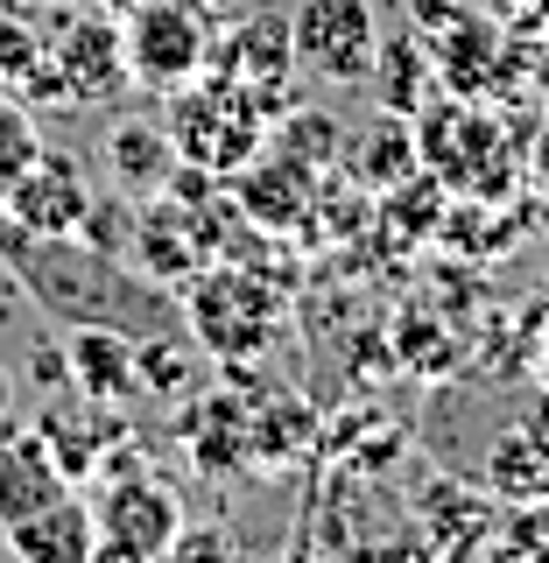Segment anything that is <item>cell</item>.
Segmentation results:
<instances>
[{"label": "cell", "mask_w": 549, "mask_h": 563, "mask_svg": "<svg viewBox=\"0 0 549 563\" xmlns=\"http://www.w3.org/2000/svg\"><path fill=\"white\" fill-rule=\"evenodd\" d=\"M92 521H99L92 563H155V556H169L176 528H184V507H176V493L163 479L120 472L92 500Z\"/></svg>", "instance_id": "5b68a950"}, {"label": "cell", "mask_w": 549, "mask_h": 563, "mask_svg": "<svg viewBox=\"0 0 549 563\" xmlns=\"http://www.w3.org/2000/svg\"><path fill=\"white\" fill-rule=\"evenodd\" d=\"M542 387H549V352H542Z\"/></svg>", "instance_id": "d590c367"}, {"label": "cell", "mask_w": 549, "mask_h": 563, "mask_svg": "<svg viewBox=\"0 0 549 563\" xmlns=\"http://www.w3.org/2000/svg\"><path fill=\"white\" fill-rule=\"evenodd\" d=\"M70 493L64 479V465L50 457V444L35 430H14V437H0V521H29V515H43V507H57Z\"/></svg>", "instance_id": "2e32d148"}, {"label": "cell", "mask_w": 549, "mask_h": 563, "mask_svg": "<svg viewBox=\"0 0 549 563\" xmlns=\"http://www.w3.org/2000/svg\"><path fill=\"white\" fill-rule=\"evenodd\" d=\"M268 148L296 155V163H310V169H339L345 128L325 113V106H289V113H275V128H268Z\"/></svg>", "instance_id": "603a6c76"}, {"label": "cell", "mask_w": 549, "mask_h": 563, "mask_svg": "<svg viewBox=\"0 0 549 563\" xmlns=\"http://www.w3.org/2000/svg\"><path fill=\"white\" fill-rule=\"evenodd\" d=\"M528 169H536L542 184H549V134H536V148H528Z\"/></svg>", "instance_id": "1f68e13d"}, {"label": "cell", "mask_w": 549, "mask_h": 563, "mask_svg": "<svg viewBox=\"0 0 549 563\" xmlns=\"http://www.w3.org/2000/svg\"><path fill=\"white\" fill-rule=\"evenodd\" d=\"M57 57V78H64V99L70 106H99L128 85V49H120V22L113 14H85V22L64 29V43L50 49Z\"/></svg>", "instance_id": "4fadbf2b"}, {"label": "cell", "mask_w": 549, "mask_h": 563, "mask_svg": "<svg viewBox=\"0 0 549 563\" xmlns=\"http://www.w3.org/2000/svg\"><path fill=\"white\" fill-rule=\"evenodd\" d=\"M226 550H233V536H226V528H176V542H169V556H176V563L226 556Z\"/></svg>", "instance_id": "f1b7e54d"}, {"label": "cell", "mask_w": 549, "mask_h": 563, "mask_svg": "<svg viewBox=\"0 0 549 563\" xmlns=\"http://www.w3.org/2000/svg\"><path fill=\"white\" fill-rule=\"evenodd\" d=\"M246 401L240 395H205L198 409L184 416V444L198 457L205 472H233V465H254V451H246Z\"/></svg>", "instance_id": "44dd1931"}, {"label": "cell", "mask_w": 549, "mask_h": 563, "mask_svg": "<svg viewBox=\"0 0 549 563\" xmlns=\"http://www.w3.org/2000/svg\"><path fill=\"white\" fill-rule=\"evenodd\" d=\"M169 141L184 163H205L211 176H233L240 163H254V148L268 141V113L246 85L219 78V70H198L190 85H176L169 106Z\"/></svg>", "instance_id": "3957f363"}, {"label": "cell", "mask_w": 549, "mask_h": 563, "mask_svg": "<svg viewBox=\"0 0 549 563\" xmlns=\"http://www.w3.org/2000/svg\"><path fill=\"white\" fill-rule=\"evenodd\" d=\"M128 261H134L141 275H155L163 289H184V282L205 268V246H198V225H190V205L149 198V211H134V246H128Z\"/></svg>", "instance_id": "5bb4252c"}, {"label": "cell", "mask_w": 549, "mask_h": 563, "mask_svg": "<svg viewBox=\"0 0 549 563\" xmlns=\"http://www.w3.org/2000/svg\"><path fill=\"white\" fill-rule=\"evenodd\" d=\"M106 8H113V14H128V8H141V0H106Z\"/></svg>", "instance_id": "836d02e7"}, {"label": "cell", "mask_w": 549, "mask_h": 563, "mask_svg": "<svg viewBox=\"0 0 549 563\" xmlns=\"http://www.w3.org/2000/svg\"><path fill=\"white\" fill-rule=\"evenodd\" d=\"M35 64H43V35L29 22H8V14H0V85H22Z\"/></svg>", "instance_id": "4316f807"}, {"label": "cell", "mask_w": 549, "mask_h": 563, "mask_svg": "<svg viewBox=\"0 0 549 563\" xmlns=\"http://www.w3.org/2000/svg\"><path fill=\"white\" fill-rule=\"evenodd\" d=\"M402 8H409V29H422V35H437V29L465 22V14H480L486 0H402Z\"/></svg>", "instance_id": "83f0119b"}, {"label": "cell", "mask_w": 549, "mask_h": 563, "mask_svg": "<svg viewBox=\"0 0 549 563\" xmlns=\"http://www.w3.org/2000/svg\"><path fill=\"white\" fill-rule=\"evenodd\" d=\"M451 472H465L493 500H549V387L536 380L521 395H507V416Z\"/></svg>", "instance_id": "277c9868"}, {"label": "cell", "mask_w": 549, "mask_h": 563, "mask_svg": "<svg viewBox=\"0 0 549 563\" xmlns=\"http://www.w3.org/2000/svg\"><path fill=\"white\" fill-rule=\"evenodd\" d=\"M0 556H8V521H0Z\"/></svg>", "instance_id": "e575fe53"}, {"label": "cell", "mask_w": 549, "mask_h": 563, "mask_svg": "<svg viewBox=\"0 0 549 563\" xmlns=\"http://www.w3.org/2000/svg\"><path fill=\"white\" fill-rule=\"evenodd\" d=\"M542 8H549V0H486V14H501L507 29H536Z\"/></svg>", "instance_id": "4dcf8cb0"}, {"label": "cell", "mask_w": 549, "mask_h": 563, "mask_svg": "<svg viewBox=\"0 0 549 563\" xmlns=\"http://www.w3.org/2000/svg\"><path fill=\"white\" fill-rule=\"evenodd\" d=\"M501 57H507V22L486 14V8L430 35L437 85H444L451 99H493V92H501Z\"/></svg>", "instance_id": "7c38bea8"}, {"label": "cell", "mask_w": 549, "mask_h": 563, "mask_svg": "<svg viewBox=\"0 0 549 563\" xmlns=\"http://www.w3.org/2000/svg\"><path fill=\"white\" fill-rule=\"evenodd\" d=\"M205 70H219V78L246 85V92L261 99V113H289V70H296V35H289V14H254V22H240L226 43H211Z\"/></svg>", "instance_id": "ba28073f"}, {"label": "cell", "mask_w": 549, "mask_h": 563, "mask_svg": "<svg viewBox=\"0 0 549 563\" xmlns=\"http://www.w3.org/2000/svg\"><path fill=\"white\" fill-rule=\"evenodd\" d=\"M35 380L50 387V395H57V387H70V352H64V339H50V345H35Z\"/></svg>", "instance_id": "f546056e"}, {"label": "cell", "mask_w": 549, "mask_h": 563, "mask_svg": "<svg viewBox=\"0 0 549 563\" xmlns=\"http://www.w3.org/2000/svg\"><path fill=\"white\" fill-rule=\"evenodd\" d=\"M437 64H430V35L409 29V35H387V43L374 49V70H366V85H374V99L387 106V113H422V92H430Z\"/></svg>", "instance_id": "ffe728a7"}, {"label": "cell", "mask_w": 549, "mask_h": 563, "mask_svg": "<svg viewBox=\"0 0 549 563\" xmlns=\"http://www.w3.org/2000/svg\"><path fill=\"white\" fill-rule=\"evenodd\" d=\"M92 542H99V521H92V507L78 500V486H70L57 507H43V515L8 528V550L22 563H92Z\"/></svg>", "instance_id": "ac0fdd59"}, {"label": "cell", "mask_w": 549, "mask_h": 563, "mask_svg": "<svg viewBox=\"0 0 549 563\" xmlns=\"http://www.w3.org/2000/svg\"><path fill=\"white\" fill-rule=\"evenodd\" d=\"M289 35H296V70L325 85H366L381 49L374 0H296Z\"/></svg>", "instance_id": "52a82bcc"}, {"label": "cell", "mask_w": 549, "mask_h": 563, "mask_svg": "<svg viewBox=\"0 0 549 563\" xmlns=\"http://www.w3.org/2000/svg\"><path fill=\"white\" fill-rule=\"evenodd\" d=\"M0 268L29 289V303L50 317L57 331L78 324H106L128 331V339H169L184 324V303L163 289L155 275H141L128 254H106V246L78 240V233H29L0 211Z\"/></svg>", "instance_id": "6da1fadb"}, {"label": "cell", "mask_w": 549, "mask_h": 563, "mask_svg": "<svg viewBox=\"0 0 549 563\" xmlns=\"http://www.w3.org/2000/svg\"><path fill=\"white\" fill-rule=\"evenodd\" d=\"M78 240L106 246V254H128V246H134V205H128V190H120V198H92V211H85V225H78Z\"/></svg>", "instance_id": "484cf974"}, {"label": "cell", "mask_w": 549, "mask_h": 563, "mask_svg": "<svg viewBox=\"0 0 549 563\" xmlns=\"http://www.w3.org/2000/svg\"><path fill=\"white\" fill-rule=\"evenodd\" d=\"M317 190H325V169L296 163V155L268 148V141L254 148V163L233 169V205L246 211V225H261V233H296V225H310Z\"/></svg>", "instance_id": "9c48e42d"}, {"label": "cell", "mask_w": 549, "mask_h": 563, "mask_svg": "<svg viewBox=\"0 0 549 563\" xmlns=\"http://www.w3.org/2000/svg\"><path fill=\"white\" fill-rule=\"evenodd\" d=\"M120 49H128V78L149 85V92H176L190 85L211 57V35L198 22V8L184 0H141L120 22Z\"/></svg>", "instance_id": "8992f818"}, {"label": "cell", "mask_w": 549, "mask_h": 563, "mask_svg": "<svg viewBox=\"0 0 549 563\" xmlns=\"http://www.w3.org/2000/svg\"><path fill=\"white\" fill-rule=\"evenodd\" d=\"M8 409H14V374L0 366V422H8Z\"/></svg>", "instance_id": "d6a6232c"}, {"label": "cell", "mask_w": 549, "mask_h": 563, "mask_svg": "<svg viewBox=\"0 0 549 563\" xmlns=\"http://www.w3.org/2000/svg\"><path fill=\"white\" fill-rule=\"evenodd\" d=\"M64 352H70V387H78V395H92V401H113V409H120V401L141 387L128 331L78 324V331H64Z\"/></svg>", "instance_id": "e0dca14e"}, {"label": "cell", "mask_w": 549, "mask_h": 563, "mask_svg": "<svg viewBox=\"0 0 549 563\" xmlns=\"http://www.w3.org/2000/svg\"><path fill=\"white\" fill-rule=\"evenodd\" d=\"M339 169H345V184H360L366 198H381V190H395L409 169H422V148H416V120L409 113H381L366 120L360 134H345V148H339Z\"/></svg>", "instance_id": "9a60e30c"}, {"label": "cell", "mask_w": 549, "mask_h": 563, "mask_svg": "<svg viewBox=\"0 0 549 563\" xmlns=\"http://www.w3.org/2000/svg\"><path fill=\"white\" fill-rule=\"evenodd\" d=\"M92 176H85L78 155H64V148H35V163L14 176V190H8V219L14 225H29V233H78L85 225V211H92Z\"/></svg>", "instance_id": "30bf717a"}, {"label": "cell", "mask_w": 549, "mask_h": 563, "mask_svg": "<svg viewBox=\"0 0 549 563\" xmlns=\"http://www.w3.org/2000/svg\"><path fill=\"white\" fill-rule=\"evenodd\" d=\"M542 113H549V92H542Z\"/></svg>", "instance_id": "8d00e7d4"}, {"label": "cell", "mask_w": 549, "mask_h": 563, "mask_svg": "<svg viewBox=\"0 0 549 563\" xmlns=\"http://www.w3.org/2000/svg\"><path fill=\"white\" fill-rule=\"evenodd\" d=\"M106 163H113V184L128 190V198H163L169 169L184 163V155H176L169 128H155V120H120V128L106 134Z\"/></svg>", "instance_id": "d6986e66"}, {"label": "cell", "mask_w": 549, "mask_h": 563, "mask_svg": "<svg viewBox=\"0 0 549 563\" xmlns=\"http://www.w3.org/2000/svg\"><path fill=\"white\" fill-rule=\"evenodd\" d=\"M35 437H43L50 457L64 465V479L85 486L99 472L106 444H113V437H128V422L113 416V401H92V395H78V387H57V401L35 416Z\"/></svg>", "instance_id": "8fae6325"}, {"label": "cell", "mask_w": 549, "mask_h": 563, "mask_svg": "<svg viewBox=\"0 0 549 563\" xmlns=\"http://www.w3.org/2000/svg\"><path fill=\"white\" fill-rule=\"evenodd\" d=\"M444 205H451L444 176H437V169H409L395 190H381V198H374V219L387 225V240H395V246H416V240H437Z\"/></svg>", "instance_id": "7402d4cb"}, {"label": "cell", "mask_w": 549, "mask_h": 563, "mask_svg": "<svg viewBox=\"0 0 549 563\" xmlns=\"http://www.w3.org/2000/svg\"><path fill=\"white\" fill-rule=\"evenodd\" d=\"M184 324H190V345L240 366L254 352H268V339L282 331V282H268L246 261H205L184 282Z\"/></svg>", "instance_id": "7a4b0ae2"}, {"label": "cell", "mask_w": 549, "mask_h": 563, "mask_svg": "<svg viewBox=\"0 0 549 563\" xmlns=\"http://www.w3.org/2000/svg\"><path fill=\"white\" fill-rule=\"evenodd\" d=\"M134 374L149 395H190V331H169V339H134Z\"/></svg>", "instance_id": "cb8c5ba5"}, {"label": "cell", "mask_w": 549, "mask_h": 563, "mask_svg": "<svg viewBox=\"0 0 549 563\" xmlns=\"http://www.w3.org/2000/svg\"><path fill=\"white\" fill-rule=\"evenodd\" d=\"M35 148H43V134H35V106H22L14 92H0V205H8L14 176L35 163Z\"/></svg>", "instance_id": "d4e9b609"}]
</instances>
